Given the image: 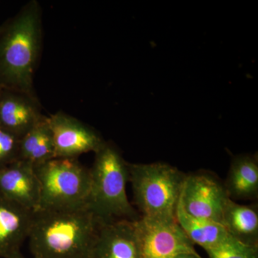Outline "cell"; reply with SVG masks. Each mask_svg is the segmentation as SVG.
Wrapping results in <instances>:
<instances>
[{"label": "cell", "mask_w": 258, "mask_h": 258, "mask_svg": "<svg viewBox=\"0 0 258 258\" xmlns=\"http://www.w3.org/2000/svg\"><path fill=\"white\" fill-rule=\"evenodd\" d=\"M8 258H26L24 257L23 254H21V252H18V253L13 254V255L10 256V257ZM33 258H37V257H33Z\"/></svg>", "instance_id": "20"}, {"label": "cell", "mask_w": 258, "mask_h": 258, "mask_svg": "<svg viewBox=\"0 0 258 258\" xmlns=\"http://www.w3.org/2000/svg\"><path fill=\"white\" fill-rule=\"evenodd\" d=\"M174 258H202L197 252H184L176 255Z\"/></svg>", "instance_id": "19"}, {"label": "cell", "mask_w": 258, "mask_h": 258, "mask_svg": "<svg viewBox=\"0 0 258 258\" xmlns=\"http://www.w3.org/2000/svg\"><path fill=\"white\" fill-rule=\"evenodd\" d=\"M35 171L40 185L37 210L86 207L91 188V174L90 169L77 159L55 158L36 166Z\"/></svg>", "instance_id": "5"}, {"label": "cell", "mask_w": 258, "mask_h": 258, "mask_svg": "<svg viewBox=\"0 0 258 258\" xmlns=\"http://www.w3.org/2000/svg\"><path fill=\"white\" fill-rule=\"evenodd\" d=\"M142 258H174L196 252L194 244L176 220L141 216L136 221Z\"/></svg>", "instance_id": "7"}, {"label": "cell", "mask_w": 258, "mask_h": 258, "mask_svg": "<svg viewBox=\"0 0 258 258\" xmlns=\"http://www.w3.org/2000/svg\"><path fill=\"white\" fill-rule=\"evenodd\" d=\"M209 258H258V248L231 238L221 245L206 251Z\"/></svg>", "instance_id": "17"}, {"label": "cell", "mask_w": 258, "mask_h": 258, "mask_svg": "<svg viewBox=\"0 0 258 258\" xmlns=\"http://www.w3.org/2000/svg\"><path fill=\"white\" fill-rule=\"evenodd\" d=\"M128 166L134 202L142 216L176 220V209L186 174L166 163H128Z\"/></svg>", "instance_id": "4"}, {"label": "cell", "mask_w": 258, "mask_h": 258, "mask_svg": "<svg viewBox=\"0 0 258 258\" xmlns=\"http://www.w3.org/2000/svg\"><path fill=\"white\" fill-rule=\"evenodd\" d=\"M34 213L0 194V258L20 252L30 235Z\"/></svg>", "instance_id": "12"}, {"label": "cell", "mask_w": 258, "mask_h": 258, "mask_svg": "<svg viewBox=\"0 0 258 258\" xmlns=\"http://www.w3.org/2000/svg\"><path fill=\"white\" fill-rule=\"evenodd\" d=\"M48 119L55 158L77 159L86 153H96L106 142L94 129L63 112H57Z\"/></svg>", "instance_id": "8"}, {"label": "cell", "mask_w": 258, "mask_h": 258, "mask_svg": "<svg viewBox=\"0 0 258 258\" xmlns=\"http://www.w3.org/2000/svg\"><path fill=\"white\" fill-rule=\"evenodd\" d=\"M176 220L191 242L206 251L215 248L232 238L222 224L190 216L179 204Z\"/></svg>", "instance_id": "15"}, {"label": "cell", "mask_w": 258, "mask_h": 258, "mask_svg": "<svg viewBox=\"0 0 258 258\" xmlns=\"http://www.w3.org/2000/svg\"><path fill=\"white\" fill-rule=\"evenodd\" d=\"M20 139L0 126V166L19 160Z\"/></svg>", "instance_id": "18"}, {"label": "cell", "mask_w": 258, "mask_h": 258, "mask_svg": "<svg viewBox=\"0 0 258 258\" xmlns=\"http://www.w3.org/2000/svg\"><path fill=\"white\" fill-rule=\"evenodd\" d=\"M91 258H142L136 221L101 222Z\"/></svg>", "instance_id": "9"}, {"label": "cell", "mask_w": 258, "mask_h": 258, "mask_svg": "<svg viewBox=\"0 0 258 258\" xmlns=\"http://www.w3.org/2000/svg\"><path fill=\"white\" fill-rule=\"evenodd\" d=\"M0 194L24 208L36 211L40 185L35 168L21 160L0 166Z\"/></svg>", "instance_id": "11"}, {"label": "cell", "mask_w": 258, "mask_h": 258, "mask_svg": "<svg viewBox=\"0 0 258 258\" xmlns=\"http://www.w3.org/2000/svg\"><path fill=\"white\" fill-rule=\"evenodd\" d=\"M230 200L224 182L212 173L200 171L186 174L179 205L190 216L221 224Z\"/></svg>", "instance_id": "6"}, {"label": "cell", "mask_w": 258, "mask_h": 258, "mask_svg": "<svg viewBox=\"0 0 258 258\" xmlns=\"http://www.w3.org/2000/svg\"><path fill=\"white\" fill-rule=\"evenodd\" d=\"M42 10L25 5L0 28V88L36 96L33 78L42 46Z\"/></svg>", "instance_id": "2"}, {"label": "cell", "mask_w": 258, "mask_h": 258, "mask_svg": "<svg viewBox=\"0 0 258 258\" xmlns=\"http://www.w3.org/2000/svg\"><path fill=\"white\" fill-rule=\"evenodd\" d=\"M101 220L87 208L37 210L29 235L34 257L91 258Z\"/></svg>", "instance_id": "1"}, {"label": "cell", "mask_w": 258, "mask_h": 258, "mask_svg": "<svg viewBox=\"0 0 258 258\" xmlns=\"http://www.w3.org/2000/svg\"><path fill=\"white\" fill-rule=\"evenodd\" d=\"M55 159V146L48 117L45 116L20 139L19 160L34 168Z\"/></svg>", "instance_id": "16"}, {"label": "cell", "mask_w": 258, "mask_h": 258, "mask_svg": "<svg viewBox=\"0 0 258 258\" xmlns=\"http://www.w3.org/2000/svg\"><path fill=\"white\" fill-rule=\"evenodd\" d=\"M45 117L36 96L0 88V126L21 139Z\"/></svg>", "instance_id": "10"}, {"label": "cell", "mask_w": 258, "mask_h": 258, "mask_svg": "<svg viewBox=\"0 0 258 258\" xmlns=\"http://www.w3.org/2000/svg\"><path fill=\"white\" fill-rule=\"evenodd\" d=\"M128 164L111 142H105L95 153L94 162L90 169L91 188L86 207L102 222L137 221L140 218L129 203L125 191L129 181Z\"/></svg>", "instance_id": "3"}, {"label": "cell", "mask_w": 258, "mask_h": 258, "mask_svg": "<svg viewBox=\"0 0 258 258\" xmlns=\"http://www.w3.org/2000/svg\"><path fill=\"white\" fill-rule=\"evenodd\" d=\"M231 200H256L258 195L257 155L240 154L232 159L225 182Z\"/></svg>", "instance_id": "13"}, {"label": "cell", "mask_w": 258, "mask_h": 258, "mask_svg": "<svg viewBox=\"0 0 258 258\" xmlns=\"http://www.w3.org/2000/svg\"><path fill=\"white\" fill-rule=\"evenodd\" d=\"M221 224L232 238L246 245L257 247V205H240L230 200L224 210Z\"/></svg>", "instance_id": "14"}]
</instances>
